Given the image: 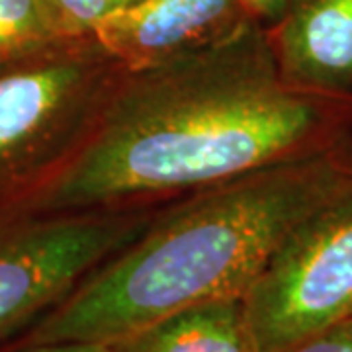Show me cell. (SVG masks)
<instances>
[{
	"label": "cell",
	"instance_id": "obj_4",
	"mask_svg": "<svg viewBox=\"0 0 352 352\" xmlns=\"http://www.w3.org/2000/svg\"><path fill=\"white\" fill-rule=\"evenodd\" d=\"M157 208L0 212V344L32 327L135 239Z\"/></svg>",
	"mask_w": 352,
	"mask_h": 352
},
{
	"label": "cell",
	"instance_id": "obj_10",
	"mask_svg": "<svg viewBox=\"0 0 352 352\" xmlns=\"http://www.w3.org/2000/svg\"><path fill=\"white\" fill-rule=\"evenodd\" d=\"M139 0H45L63 38H88L104 18Z\"/></svg>",
	"mask_w": 352,
	"mask_h": 352
},
{
	"label": "cell",
	"instance_id": "obj_3",
	"mask_svg": "<svg viewBox=\"0 0 352 352\" xmlns=\"http://www.w3.org/2000/svg\"><path fill=\"white\" fill-rule=\"evenodd\" d=\"M124 73L92 36L0 67V212L22 208L71 164Z\"/></svg>",
	"mask_w": 352,
	"mask_h": 352
},
{
	"label": "cell",
	"instance_id": "obj_5",
	"mask_svg": "<svg viewBox=\"0 0 352 352\" xmlns=\"http://www.w3.org/2000/svg\"><path fill=\"white\" fill-rule=\"evenodd\" d=\"M243 302L258 352L352 319V184L289 229Z\"/></svg>",
	"mask_w": 352,
	"mask_h": 352
},
{
	"label": "cell",
	"instance_id": "obj_11",
	"mask_svg": "<svg viewBox=\"0 0 352 352\" xmlns=\"http://www.w3.org/2000/svg\"><path fill=\"white\" fill-rule=\"evenodd\" d=\"M280 352H352V319L323 329Z\"/></svg>",
	"mask_w": 352,
	"mask_h": 352
},
{
	"label": "cell",
	"instance_id": "obj_7",
	"mask_svg": "<svg viewBox=\"0 0 352 352\" xmlns=\"http://www.w3.org/2000/svg\"><path fill=\"white\" fill-rule=\"evenodd\" d=\"M266 30L289 87L352 104V0H289Z\"/></svg>",
	"mask_w": 352,
	"mask_h": 352
},
{
	"label": "cell",
	"instance_id": "obj_9",
	"mask_svg": "<svg viewBox=\"0 0 352 352\" xmlns=\"http://www.w3.org/2000/svg\"><path fill=\"white\" fill-rule=\"evenodd\" d=\"M63 38L45 0H0V67Z\"/></svg>",
	"mask_w": 352,
	"mask_h": 352
},
{
	"label": "cell",
	"instance_id": "obj_12",
	"mask_svg": "<svg viewBox=\"0 0 352 352\" xmlns=\"http://www.w3.org/2000/svg\"><path fill=\"white\" fill-rule=\"evenodd\" d=\"M245 10L264 28L274 25L284 16L289 0H239Z\"/></svg>",
	"mask_w": 352,
	"mask_h": 352
},
{
	"label": "cell",
	"instance_id": "obj_1",
	"mask_svg": "<svg viewBox=\"0 0 352 352\" xmlns=\"http://www.w3.org/2000/svg\"><path fill=\"white\" fill-rule=\"evenodd\" d=\"M352 147V104L289 87L268 30L124 73L87 145L50 186L10 212L161 206L311 153Z\"/></svg>",
	"mask_w": 352,
	"mask_h": 352
},
{
	"label": "cell",
	"instance_id": "obj_8",
	"mask_svg": "<svg viewBox=\"0 0 352 352\" xmlns=\"http://www.w3.org/2000/svg\"><path fill=\"white\" fill-rule=\"evenodd\" d=\"M110 344L112 352H258L243 298L192 305Z\"/></svg>",
	"mask_w": 352,
	"mask_h": 352
},
{
	"label": "cell",
	"instance_id": "obj_14",
	"mask_svg": "<svg viewBox=\"0 0 352 352\" xmlns=\"http://www.w3.org/2000/svg\"><path fill=\"white\" fill-rule=\"evenodd\" d=\"M0 349H2V344H0Z\"/></svg>",
	"mask_w": 352,
	"mask_h": 352
},
{
	"label": "cell",
	"instance_id": "obj_6",
	"mask_svg": "<svg viewBox=\"0 0 352 352\" xmlns=\"http://www.w3.org/2000/svg\"><path fill=\"white\" fill-rule=\"evenodd\" d=\"M249 20L239 0H139L104 18L92 38L133 73L206 50Z\"/></svg>",
	"mask_w": 352,
	"mask_h": 352
},
{
	"label": "cell",
	"instance_id": "obj_13",
	"mask_svg": "<svg viewBox=\"0 0 352 352\" xmlns=\"http://www.w3.org/2000/svg\"><path fill=\"white\" fill-rule=\"evenodd\" d=\"M12 352H112V344L98 340H63V342L34 344Z\"/></svg>",
	"mask_w": 352,
	"mask_h": 352
},
{
	"label": "cell",
	"instance_id": "obj_2",
	"mask_svg": "<svg viewBox=\"0 0 352 352\" xmlns=\"http://www.w3.org/2000/svg\"><path fill=\"white\" fill-rule=\"evenodd\" d=\"M349 184L352 147L340 145L166 201L10 349L112 342L192 305L245 298L289 229Z\"/></svg>",
	"mask_w": 352,
	"mask_h": 352
}]
</instances>
